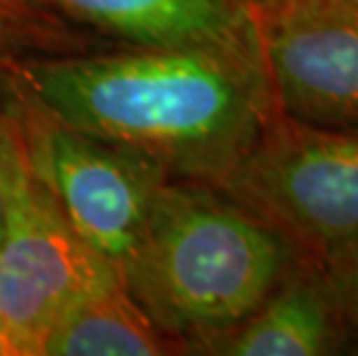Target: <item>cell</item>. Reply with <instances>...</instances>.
Returning <instances> with one entry per match:
<instances>
[{
    "mask_svg": "<svg viewBox=\"0 0 358 356\" xmlns=\"http://www.w3.org/2000/svg\"><path fill=\"white\" fill-rule=\"evenodd\" d=\"M40 111L164 173L224 180L268 125L257 47H143L26 70Z\"/></svg>",
    "mask_w": 358,
    "mask_h": 356,
    "instance_id": "1",
    "label": "cell"
},
{
    "mask_svg": "<svg viewBox=\"0 0 358 356\" xmlns=\"http://www.w3.org/2000/svg\"><path fill=\"white\" fill-rule=\"evenodd\" d=\"M287 264V238L238 201L162 180L118 278L159 331L215 343L262 306Z\"/></svg>",
    "mask_w": 358,
    "mask_h": 356,
    "instance_id": "2",
    "label": "cell"
},
{
    "mask_svg": "<svg viewBox=\"0 0 358 356\" xmlns=\"http://www.w3.org/2000/svg\"><path fill=\"white\" fill-rule=\"evenodd\" d=\"M224 185L241 206L326 262L358 241V132L268 123Z\"/></svg>",
    "mask_w": 358,
    "mask_h": 356,
    "instance_id": "3",
    "label": "cell"
},
{
    "mask_svg": "<svg viewBox=\"0 0 358 356\" xmlns=\"http://www.w3.org/2000/svg\"><path fill=\"white\" fill-rule=\"evenodd\" d=\"M120 280L67 222L30 171L26 146L5 192L0 229V331L5 356H42L44 340L74 299Z\"/></svg>",
    "mask_w": 358,
    "mask_h": 356,
    "instance_id": "4",
    "label": "cell"
},
{
    "mask_svg": "<svg viewBox=\"0 0 358 356\" xmlns=\"http://www.w3.org/2000/svg\"><path fill=\"white\" fill-rule=\"evenodd\" d=\"M24 146L30 171L53 194L72 229L118 273L139 243L166 173L47 113L30 123Z\"/></svg>",
    "mask_w": 358,
    "mask_h": 356,
    "instance_id": "5",
    "label": "cell"
},
{
    "mask_svg": "<svg viewBox=\"0 0 358 356\" xmlns=\"http://www.w3.org/2000/svg\"><path fill=\"white\" fill-rule=\"evenodd\" d=\"M257 44L287 118L358 132V0H285Z\"/></svg>",
    "mask_w": 358,
    "mask_h": 356,
    "instance_id": "6",
    "label": "cell"
},
{
    "mask_svg": "<svg viewBox=\"0 0 358 356\" xmlns=\"http://www.w3.org/2000/svg\"><path fill=\"white\" fill-rule=\"evenodd\" d=\"M70 17L141 47H257L234 0H51Z\"/></svg>",
    "mask_w": 358,
    "mask_h": 356,
    "instance_id": "7",
    "label": "cell"
},
{
    "mask_svg": "<svg viewBox=\"0 0 358 356\" xmlns=\"http://www.w3.org/2000/svg\"><path fill=\"white\" fill-rule=\"evenodd\" d=\"M333 306V292L326 294L312 280H289L213 345L231 356L326 354L335 338Z\"/></svg>",
    "mask_w": 358,
    "mask_h": 356,
    "instance_id": "8",
    "label": "cell"
},
{
    "mask_svg": "<svg viewBox=\"0 0 358 356\" xmlns=\"http://www.w3.org/2000/svg\"><path fill=\"white\" fill-rule=\"evenodd\" d=\"M166 352L159 329L120 280L74 299L44 340L42 356H153Z\"/></svg>",
    "mask_w": 358,
    "mask_h": 356,
    "instance_id": "9",
    "label": "cell"
},
{
    "mask_svg": "<svg viewBox=\"0 0 358 356\" xmlns=\"http://www.w3.org/2000/svg\"><path fill=\"white\" fill-rule=\"evenodd\" d=\"M335 306L358 327V241L329 259Z\"/></svg>",
    "mask_w": 358,
    "mask_h": 356,
    "instance_id": "10",
    "label": "cell"
},
{
    "mask_svg": "<svg viewBox=\"0 0 358 356\" xmlns=\"http://www.w3.org/2000/svg\"><path fill=\"white\" fill-rule=\"evenodd\" d=\"M21 155H24V141L12 132V127L7 125L3 118H0V229H3L7 183H10V173Z\"/></svg>",
    "mask_w": 358,
    "mask_h": 356,
    "instance_id": "11",
    "label": "cell"
},
{
    "mask_svg": "<svg viewBox=\"0 0 358 356\" xmlns=\"http://www.w3.org/2000/svg\"><path fill=\"white\" fill-rule=\"evenodd\" d=\"M248 3L252 7H257L262 14H266V12H271L273 7H278L280 3H285V0H248Z\"/></svg>",
    "mask_w": 358,
    "mask_h": 356,
    "instance_id": "12",
    "label": "cell"
},
{
    "mask_svg": "<svg viewBox=\"0 0 358 356\" xmlns=\"http://www.w3.org/2000/svg\"><path fill=\"white\" fill-rule=\"evenodd\" d=\"M28 3H33V0H0V17H3L5 12H14L17 7H24Z\"/></svg>",
    "mask_w": 358,
    "mask_h": 356,
    "instance_id": "13",
    "label": "cell"
},
{
    "mask_svg": "<svg viewBox=\"0 0 358 356\" xmlns=\"http://www.w3.org/2000/svg\"><path fill=\"white\" fill-rule=\"evenodd\" d=\"M0 356H5V345H3V331H0Z\"/></svg>",
    "mask_w": 358,
    "mask_h": 356,
    "instance_id": "14",
    "label": "cell"
},
{
    "mask_svg": "<svg viewBox=\"0 0 358 356\" xmlns=\"http://www.w3.org/2000/svg\"><path fill=\"white\" fill-rule=\"evenodd\" d=\"M5 35V21H3V17H0V37Z\"/></svg>",
    "mask_w": 358,
    "mask_h": 356,
    "instance_id": "15",
    "label": "cell"
}]
</instances>
